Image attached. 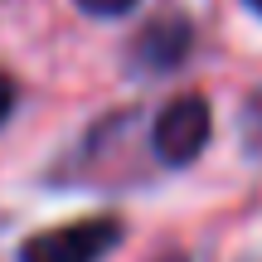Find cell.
<instances>
[{"label":"cell","instance_id":"cell-4","mask_svg":"<svg viewBox=\"0 0 262 262\" xmlns=\"http://www.w3.org/2000/svg\"><path fill=\"white\" fill-rule=\"evenodd\" d=\"M10 107H15V83H10V78L0 73V122L10 117Z\"/></svg>","mask_w":262,"mask_h":262},{"label":"cell","instance_id":"cell-1","mask_svg":"<svg viewBox=\"0 0 262 262\" xmlns=\"http://www.w3.org/2000/svg\"><path fill=\"white\" fill-rule=\"evenodd\" d=\"M122 243L117 219H78V224L49 228L19 248V262H102Z\"/></svg>","mask_w":262,"mask_h":262},{"label":"cell","instance_id":"cell-2","mask_svg":"<svg viewBox=\"0 0 262 262\" xmlns=\"http://www.w3.org/2000/svg\"><path fill=\"white\" fill-rule=\"evenodd\" d=\"M209 126H214V117H209V102L199 93L175 97V102L156 117V136H150L156 141V156L165 160V165H189V160L209 146Z\"/></svg>","mask_w":262,"mask_h":262},{"label":"cell","instance_id":"cell-6","mask_svg":"<svg viewBox=\"0 0 262 262\" xmlns=\"http://www.w3.org/2000/svg\"><path fill=\"white\" fill-rule=\"evenodd\" d=\"M160 262H185V257H160Z\"/></svg>","mask_w":262,"mask_h":262},{"label":"cell","instance_id":"cell-3","mask_svg":"<svg viewBox=\"0 0 262 262\" xmlns=\"http://www.w3.org/2000/svg\"><path fill=\"white\" fill-rule=\"evenodd\" d=\"M78 10L102 15V19H117V15H126V10H136V0H78Z\"/></svg>","mask_w":262,"mask_h":262},{"label":"cell","instance_id":"cell-5","mask_svg":"<svg viewBox=\"0 0 262 262\" xmlns=\"http://www.w3.org/2000/svg\"><path fill=\"white\" fill-rule=\"evenodd\" d=\"M248 5H253V10H257V15H262V0H248Z\"/></svg>","mask_w":262,"mask_h":262}]
</instances>
